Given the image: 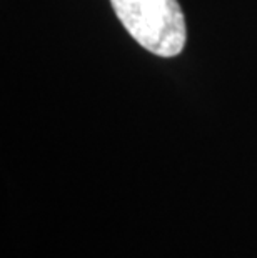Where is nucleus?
I'll return each mask as SVG.
<instances>
[{"mask_svg":"<svg viewBox=\"0 0 257 258\" xmlns=\"http://www.w3.org/2000/svg\"><path fill=\"white\" fill-rule=\"evenodd\" d=\"M114 12L137 43L159 57L184 50L187 30L177 0H111Z\"/></svg>","mask_w":257,"mask_h":258,"instance_id":"1","label":"nucleus"}]
</instances>
